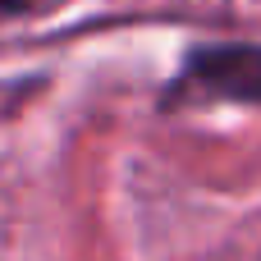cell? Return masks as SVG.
<instances>
[{
  "instance_id": "2",
  "label": "cell",
  "mask_w": 261,
  "mask_h": 261,
  "mask_svg": "<svg viewBox=\"0 0 261 261\" xmlns=\"http://www.w3.org/2000/svg\"><path fill=\"white\" fill-rule=\"evenodd\" d=\"M60 0H0V23H23L37 14H50Z\"/></svg>"
},
{
  "instance_id": "1",
  "label": "cell",
  "mask_w": 261,
  "mask_h": 261,
  "mask_svg": "<svg viewBox=\"0 0 261 261\" xmlns=\"http://www.w3.org/2000/svg\"><path fill=\"white\" fill-rule=\"evenodd\" d=\"M261 106V41H193L165 83L161 106Z\"/></svg>"
}]
</instances>
